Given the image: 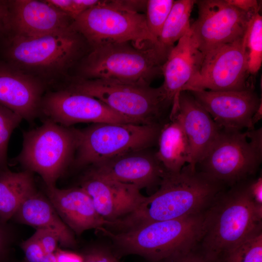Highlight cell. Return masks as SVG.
I'll list each match as a JSON object with an SVG mask.
<instances>
[{
  "label": "cell",
  "instance_id": "74e56055",
  "mask_svg": "<svg viewBox=\"0 0 262 262\" xmlns=\"http://www.w3.org/2000/svg\"><path fill=\"white\" fill-rule=\"evenodd\" d=\"M56 251V262H82L81 256L60 249Z\"/></svg>",
  "mask_w": 262,
  "mask_h": 262
},
{
  "label": "cell",
  "instance_id": "d6986e66",
  "mask_svg": "<svg viewBox=\"0 0 262 262\" xmlns=\"http://www.w3.org/2000/svg\"><path fill=\"white\" fill-rule=\"evenodd\" d=\"M147 149L128 152L90 165L98 174L140 190L159 185L165 172L155 153Z\"/></svg>",
  "mask_w": 262,
  "mask_h": 262
},
{
  "label": "cell",
  "instance_id": "9a60e30c",
  "mask_svg": "<svg viewBox=\"0 0 262 262\" xmlns=\"http://www.w3.org/2000/svg\"><path fill=\"white\" fill-rule=\"evenodd\" d=\"M81 187L90 196L98 213L109 224L136 210L146 197L137 187L104 177L90 168L82 177Z\"/></svg>",
  "mask_w": 262,
  "mask_h": 262
},
{
  "label": "cell",
  "instance_id": "8fae6325",
  "mask_svg": "<svg viewBox=\"0 0 262 262\" xmlns=\"http://www.w3.org/2000/svg\"><path fill=\"white\" fill-rule=\"evenodd\" d=\"M246 54L243 38L203 54L199 68L182 91L242 90L248 84Z\"/></svg>",
  "mask_w": 262,
  "mask_h": 262
},
{
  "label": "cell",
  "instance_id": "4fadbf2b",
  "mask_svg": "<svg viewBox=\"0 0 262 262\" xmlns=\"http://www.w3.org/2000/svg\"><path fill=\"white\" fill-rule=\"evenodd\" d=\"M41 114L47 119L66 127L85 122L139 124L115 112L98 99L68 88L44 95Z\"/></svg>",
  "mask_w": 262,
  "mask_h": 262
},
{
  "label": "cell",
  "instance_id": "277c9868",
  "mask_svg": "<svg viewBox=\"0 0 262 262\" xmlns=\"http://www.w3.org/2000/svg\"><path fill=\"white\" fill-rule=\"evenodd\" d=\"M169 52L160 45L103 44L92 48L82 59L78 78L150 84L151 80L162 75V66Z\"/></svg>",
  "mask_w": 262,
  "mask_h": 262
},
{
  "label": "cell",
  "instance_id": "4316f807",
  "mask_svg": "<svg viewBox=\"0 0 262 262\" xmlns=\"http://www.w3.org/2000/svg\"><path fill=\"white\" fill-rule=\"evenodd\" d=\"M174 2L173 0H147V25L151 33L158 40Z\"/></svg>",
  "mask_w": 262,
  "mask_h": 262
},
{
  "label": "cell",
  "instance_id": "603a6c76",
  "mask_svg": "<svg viewBox=\"0 0 262 262\" xmlns=\"http://www.w3.org/2000/svg\"><path fill=\"white\" fill-rule=\"evenodd\" d=\"M161 128L158 139V149L155 155L167 171L180 172L191 162V150L182 125L175 116Z\"/></svg>",
  "mask_w": 262,
  "mask_h": 262
},
{
  "label": "cell",
  "instance_id": "7a4b0ae2",
  "mask_svg": "<svg viewBox=\"0 0 262 262\" xmlns=\"http://www.w3.org/2000/svg\"><path fill=\"white\" fill-rule=\"evenodd\" d=\"M244 182L223 191L204 213L197 246L211 262H225L245 240L262 231V207L254 203Z\"/></svg>",
  "mask_w": 262,
  "mask_h": 262
},
{
  "label": "cell",
  "instance_id": "1f68e13d",
  "mask_svg": "<svg viewBox=\"0 0 262 262\" xmlns=\"http://www.w3.org/2000/svg\"><path fill=\"white\" fill-rule=\"evenodd\" d=\"M33 235L39 241L45 253H54L60 243L58 235L54 231L44 229H37Z\"/></svg>",
  "mask_w": 262,
  "mask_h": 262
},
{
  "label": "cell",
  "instance_id": "836d02e7",
  "mask_svg": "<svg viewBox=\"0 0 262 262\" xmlns=\"http://www.w3.org/2000/svg\"><path fill=\"white\" fill-rule=\"evenodd\" d=\"M156 262H211L198 250V247L178 252Z\"/></svg>",
  "mask_w": 262,
  "mask_h": 262
},
{
  "label": "cell",
  "instance_id": "83f0119b",
  "mask_svg": "<svg viewBox=\"0 0 262 262\" xmlns=\"http://www.w3.org/2000/svg\"><path fill=\"white\" fill-rule=\"evenodd\" d=\"M22 118L10 109L0 104V170L7 167V149L14 130Z\"/></svg>",
  "mask_w": 262,
  "mask_h": 262
},
{
  "label": "cell",
  "instance_id": "ffe728a7",
  "mask_svg": "<svg viewBox=\"0 0 262 262\" xmlns=\"http://www.w3.org/2000/svg\"><path fill=\"white\" fill-rule=\"evenodd\" d=\"M45 191L61 219L73 233L80 235L88 229L105 228L109 224L98 213L90 196L82 187L46 186Z\"/></svg>",
  "mask_w": 262,
  "mask_h": 262
},
{
  "label": "cell",
  "instance_id": "d590c367",
  "mask_svg": "<svg viewBox=\"0 0 262 262\" xmlns=\"http://www.w3.org/2000/svg\"><path fill=\"white\" fill-rule=\"evenodd\" d=\"M248 188L251 196L254 203L262 207V178L258 179L248 183Z\"/></svg>",
  "mask_w": 262,
  "mask_h": 262
},
{
  "label": "cell",
  "instance_id": "6da1fadb",
  "mask_svg": "<svg viewBox=\"0 0 262 262\" xmlns=\"http://www.w3.org/2000/svg\"><path fill=\"white\" fill-rule=\"evenodd\" d=\"M159 186L136 210L108 229L117 232L204 213L223 192V184L188 164L179 172L165 171Z\"/></svg>",
  "mask_w": 262,
  "mask_h": 262
},
{
  "label": "cell",
  "instance_id": "5b68a950",
  "mask_svg": "<svg viewBox=\"0 0 262 262\" xmlns=\"http://www.w3.org/2000/svg\"><path fill=\"white\" fill-rule=\"evenodd\" d=\"M10 37L5 51L8 63L32 75L65 73L80 60L88 44L72 26L43 35Z\"/></svg>",
  "mask_w": 262,
  "mask_h": 262
},
{
  "label": "cell",
  "instance_id": "9c48e42d",
  "mask_svg": "<svg viewBox=\"0 0 262 262\" xmlns=\"http://www.w3.org/2000/svg\"><path fill=\"white\" fill-rule=\"evenodd\" d=\"M76 147V129L47 119L40 127L23 133L22 147L16 159L26 170L37 173L46 186H55L73 161Z\"/></svg>",
  "mask_w": 262,
  "mask_h": 262
},
{
  "label": "cell",
  "instance_id": "ab89813d",
  "mask_svg": "<svg viewBox=\"0 0 262 262\" xmlns=\"http://www.w3.org/2000/svg\"><path fill=\"white\" fill-rule=\"evenodd\" d=\"M262 103L261 102L252 118V123L254 127L255 124L261 119L262 117Z\"/></svg>",
  "mask_w": 262,
  "mask_h": 262
},
{
  "label": "cell",
  "instance_id": "30bf717a",
  "mask_svg": "<svg viewBox=\"0 0 262 262\" xmlns=\"http://www.w3.org/2000/svg\"><path fill=\"white\" fill-rule=\"evenodd\" d=\"M247 138L246 132L221 130L199 163L200 171L223 185L245 181L256 173L262 158V148Z\"/></svg>",
  "mask_w": 262,
  "mask_h": 262
},
{
  "label": "cell",
  "instance_id": "52a82bcc",
  "mask_svg": "<svg viewBox=\"0 0 262 262\" xmlns=\"http://www.w3.org/2000/svg\"><path fill=\"white\" fill-rule=\"evenodd\" d=\"M67 88L93 97L141 124L158 123L164 110L171 105L162 85L154 88L146 83L78 78Z\"/></svg>",
  "mask_w": 262,
  "mask_h": 262
},
{
  "label": "cell",
  "instance_id": "4dcf8cb0",
  "mask_svg": "<svg viewBox=\"0 0 262 262\" xmlns=\"http://www.w3.org/2000/svg\"><path fill=\"white\" fill-rule=\"evenodd\" d=\"M21 247L27 262H42L45 253L33 235L21 243Z\"/></svg>",
  "mask_w": 262,
  "mask_h": 262
},
{
  "label": "cell",
  "instance_id": "484cf974",
  "mask_svg": "<svg viewBox=\"0 0 262 262\" xmlns=\"http://www.w3.org/2000/svg\"><path fill=\"white\" fill-rule=\"evenodd\" d=\"M250 74L255 75L262 63V17L259 12L250 18L243 37Z\"/></svg>",
  "mask_w": 262,
  "mask_h": 262
},
{
  "label": "cell",
  "instance_id": "8992f818",
  "mask_svg": "<svg viewBox=\"0 0 262 262\" xmlns=\"http://www.w3.org/2000/svg\"><path fill=\"white\" fill-rule=\"evenodd\" d=\"M159 123H94L76 129V167L92 165L130 152L147 149L158 141Z\"/></svg>",
  "mask_w": 262,
  "mask_h": 262
},
{
  "label": "cell",
  "instance_id": "8d00e7d4",
  "mask_svg": "<svg viewBox=\"0 0 262 262\" xmlns=\"http://www.w3.org/2000/svg\"><path fill=\"white\" fill-rule=\"evenodd\" d=\"M8 31V2L0 0V36Z\"/></svg>",
  "mask_w": 262,
  "mask_h": 262
},
{
  "label": "cell",
  "instance_id": "ba28073f",
  "mask_svg": "<svg viewBox=\"0 0 262 262\" xmlns=\"http://www.w3.org/2000/svg\"><path fill=\"white\" fill-rule=\"evenodd\" d=\"M72 27L92 48L123 42L138 47L143 43L160 45L148 29L145 14L125 6L120 0H102L74 19Z\"/></svg>",
  "mask_w": 262,
  "mask_h": 262
},
{
  "label": "cell",
  "instance_id": "44dd1931",
  "mask_svg": "<svg viewBox=\"0 0 262 262\" xmlns=\"http://www.w3.org/2000/svg\"><path fill=\"white\" fill-rule=\"evenodd\" d=\"M203 57L190 28L170 49L162 67V86L171 105L197 71Z\"/></svg>",
  "mask_w": 262,
  "mask_h": 262
},
{
  "label": "cell",
  "instance_id": "e575fe53",
  "mask_svg": "<svg viewBox=\"0 0 262 262\" xmlns=\"http://www.w3.org/2000/svg\"><path fill=\"white\" fill-rule=\"evenodd\" d=\"M229 4L248 14L260 12V5L256 0H226Z\"/></svg>",
  "mask_w": 262,
  "mask_h": 262
},
{
  "label": "cell",
  "instance_id": "5bb4252c",
  "mask_svg": "<svg viewBox=\"0 0 262 262\" xmlns=\"http://www.w3.org/2000/svg\"><path fill=\"white\" fill-rule=\"evenodd\" d=\"M190 92L221 130L254 129L252 118L262 100L253 88L218 91L201 90Z\"/></svg>",
  "mask_w": 262,
  "mask_h": 262
},
{
  "label": "cell",
  "instance_id": "7402d4cb",
  "mask_svg": "<svg viewBox=\"0 0 262 262\" xmlns=\"http://www.w3.org/2000/svg\"><path fill=\"white\" fill-rule=\"evenodd\" d=\"M19 222L55 232L63 246L75 247L77 243L73 232L61 219L47 196L36 189L23 201L13 217Z\"/></svg>",
  "mask_w": 262,
  "mask_h": 262
},
{
  "label": "cell",
  "instance_id": "60d3db41",
  "mask_svg": "<svg viewBox=\"0 0 262 262\" xmlns=\"http://www.w3.org/2000/svg\"><path fill=\"white\" fill-rule=\"evenodd\" d=\"M42 262H56L55 253H45Z\"/></svg>",
  "mask_w": 262,
  "mask_h": 262
},
{
  "label": "cell",
  "instance_id": "cb8c5ba5",
  "mask_svg": "<svg viewBox=\"0 0 262 262\" xmlns=\"http://www.w3.org/2000/svg\"><path fill=\"white\" fill-rule=\"evenodd\" d=\"M35 190L33 173L0 170V220L13 217L24 199Z\"/></svg>",
  "mask_w": 262,
  "mask_h": 262
},
{
  "label": "cell",
  "instance_id": "f35d334b",
  "mask_svg": "<svg viewBox=\"0 0 262 262\" xmlns=\"http://www.w3.org/2000/svg\"><path fill=\"white\" fill-rule=\"evenodd\" d=\"M5 223L0 220V260L6 249L7 234L4 227Z\"/></svg>",
  "mask_w": 262,
  "mask_h": 262
},
{
  "label": "cell",
  "instance_id": "d4e9b609",
  "mask_svg": "<svg viewBox=\"0 0 262 262\" xmlns=\"http://www.w3.org/2000/svg\"><path fill=\"white\" fill-rule=\"evenodd\" d=\"M196 3L195 0H174L158 39L162 47L170 50L190 30V18Z\"/></svg>",
  "mask_w": 262,
  "mask_h": 262
},
{
  "label": "cell",
  "instance_id": "f1b7e54d",
  "mask_svg": "<svg viewBox=\"0 0 262 262\" xmlns=\"http://www.w3.org/2000/svg\"><path fill=\"white\" fill-rule=\"evenodd\" d=\"M225 262H262V232L249 237L235 248Z\"/></svg>",
  "mask_w": 262,
  "mask_h": 262
},
{
  "label": "cell",
  "instance_id": "d6a6232c",
  "mask_svg": "<svg viewBox=\"0 0 262 262\" xmlns=\"http://www.w3.org/2000/svg\"><path fill=\"white\" fill-rule=\"evenodd\" d=\"M82 262H120L110 250L102 247H94L81 255Z\"/></svg>",
  "mask_w": 262,
  "mask_h": 262
},
{
  "label": "cell",
  "instance_id": "e0dca14e",
  "mask_svg": "<svg viewBox=\"0 0 262 262\" xmlns=\"http://www.w3.org/2000/svg\"><path fill=\"white\" fill-rule=\"evenodd\" d=\"M180 122L189 141L191 162L196 167L216 139L221 129L208 112L188 91H181L172 104L170 117Z\"/></svg>",
  "mask_w": 262,
  "mask_h": 262
},
{
  "label": "cell",
  "instance_id": "ac0fdd59",
  "mask_svg": "<svg viewBox=\"0 0 262 262\" xmlns=\"http://www.w3.org/2000/svg\"><path fill=\"white\" fill-rule=\"evenodd\" d=\"M45 86L36 76L0 62V104L32 121L40 114Z\"/></svg>",
  "mask_w": 262,
  "mask_h": 262
},
{
  "label": "cell",
  "instance_id": "7c38bea8",
  "mask_svg": "<svg viewBox=\"0 0 262 262\" xmlns=\"http://www.w3.org/2000/svg\"><path fill=\"white\" fill-rule=\"evenodd\" d=\"M196 3L198 17L190 28L203 54L243 38L254 15L238 9L226 0H200Z\"/></svg>",
  "mask_w": 262,
  "mask_h": 262
},
{
  "label": "cell",
  "instance_id": "3957f363",
  "mask_svg": "<svg viewBox=\"0 0 262 262\" xmlns=\"http://www.w3.org/2000/svg\"><path fill=\"white\" fill-rule=\"evenodd\" d=\"M205 212L151 222L120 232H111L105 228L99 230L112 241L120 253L139 255L149 262H156L197 247Z\"/></svg>",
  "mask_w": 262,
  "mask_h": 262
},
{
  "label": "cell",
  "instance_id": "2e32d148",
  "mask_svg": "<svg viewBox=\"0 0 262 262\" xmlns=\"http://www.w3.org/2000/svg\"><path fill=\"white\" fill-rule=\"evenodd\" d=\"M8 2V31L12 35L36 36L61 32L73 20L46 0H15Z\"/></svg>",
  "mask_w": 262,
  "mask_h": 262
},
{
  "label": "cell",
  "instance_id": "f546056e",
  "mask_svg": "<svg viewBox=\"0 0 262 262\" xmlns=\"http://www.w3.org/2000/svg\"><path fill=\"white\" fill-rule=\"evenodd\" d=\"M49 3L61 10L73 20L87 10L98 4V0H46Z\"/></svg>",
  "mask_w": 262,
  "mask_h": 262
}]
</instances>
